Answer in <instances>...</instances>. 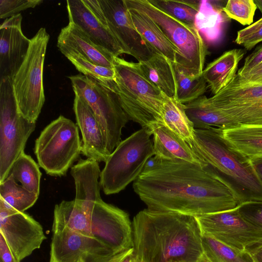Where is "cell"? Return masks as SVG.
I'll return each instance as SVG.
<instances>
[{"label": "cell", "mask_w": 262, "mask_h": 262, "mask_svg": "<svg viewBox=\"0 0 262 262\" xmlns=\"http://www.w3.org/2000/svg\"><path fill=\"white\" fill-rule=\"evenodd\" d=\"M254 2L262 13V0H254Z\"/></svg>", "instance_id": "obj_48"}, {"label": "cell", "mask_w": 262, "mask_h": 262, "mask_svg": "<svg viewBox=\"0 0 262 262\" xmlns=\"http://www.w3.org/2000/svg\"><path fill=\"white\" fill-rule=\"evenodd\" d=\"M222 131L194 128L193 139L187 143L232 191L239 205L262 202V181L251 161L224 139Z\"/></svg>", "instance_id": "obj_3"}, {"label": "cell", "mask_w": 262, "mask_h": 262, "mask_svg": "<svg viewBox=\"0 0 262 262\" xmlns=\"http://www.w3.org/2000/svg\"><path fill=\"white\" fill-rule=\"evenodd\" d=\"M208 100L238 126H262V84L244 81L236 75Z\"/></svg>", "instance_id": "obj_11"}, {"label": "cell", "mask_w": 262, "mask_h": 262, "mask_svg": "<svg viewBox=\"0 0 262 262\" xmlns=\"http://www.w3.org/2000/svg\"><path fill=\"white\" fill-rule=\"evenodd\" d=\"M52 232L50 262H104L116 254L94 237L67 228Z\"/></svg>", "instance_id": "obj_15"}, {"label": "cell", "mask_w": 262, "mask_h": 262, "mask_svg": "<svg viewBox=\"0 0 262 262\" xmlns=\"http://www.w3.org/2000/svg\"><path fill=\"white\" fill-rule=\"evenodd\" d=\"M262 41V17L247 27L237 32L235 42L247 50H251Z\"/></svg>", "instance_id": "obj_38"}, {"label": "cell", "mask_w": 262, "mask_h": 262, "mask_svg": "<svg viewBox=\"0 0 262 262\" xmlns=\"http://www.w3.org/2000/svg\"><path fill=\"white\" fill-rule=\"evenodd\" d=\"M35 127L36 122L29 121L18 111L12 79H0V183L24 152Z\"/></svg>", "instance_id": "obj_10"}, {"label": "cell", "mask_w": 262, "mask_h": 262, "mask_svg": "<svg viewBox=\"0 0 262 262\" xmlns=\"http://www.w3.org/2000/svg\"><path fill=\"white\" fill-rule=\"evenodd\" d=\"M107 26L124 54L138 62L149 59L153 52L136 29L124 0H99Z\"/></svg>", "instance_id": "obj_16"}, {"label": "cell", "mask_w": 262, "mask_h": 262, "mask_svg": "<svg viewBox=\"0 0 262 262\" xmlns=\"http://www.w3.org/2000/svg\"><path fill=\"white\" fill-rule=\"evenodd\" d=\"M147 129L153 136L154 156L163 159H181L207 165L185 140L163 123L152 124Z\"/></svg>", "instance_id": "obj_21"}, {"label": "cell", "mask_w": 262, "mask_h": 262, "mask_svg": "<svg viewBox=\"0 0 262 262\" xmlns=\"http://www.w3.org/2000/svg\"><path fill=\"white\" fill-rule=\"evenodd\" d=\"M0 234L21 260L40 248L46 239L42 226L29 214L7 207L0 201Z\"/></svg>", "instance_id": "obj_14"}, {"label": "cell", "mask_w": 262, "mask_h": 262, "mask_svg": "<svg viewBox=\"0 0 262 262\" xmlns=\"http://www.w3.org/2000/svg\"><path fill=\"white\" fill-rule=\"evenodd\" d=\"M201 262H210L204 255Z\"/></svg>", "instance_id": "obj_49"}, {"label": "cell", "mask_w": 262, "mask_h": 262, "mask_svg": "<svg viewBox=\"0 0 262 262\" xmlns=\"http://www.w3.org/2000/svg\"><path fill=\"white\" fill-rule=\"evenodd\" d=\"M185 105L186 114L195 129L213 128L223 130L239 126L204 95Z\"/></svg>", "instance_id": "obj_26"}, {"label": "cell", "mask_w": 262, "mask_h": 262, "mask_svg": "<svg viewBox=\"0 0 262 262\" xmlns=\"http://www.w3.org/2000/svg\"><path fill=\"white\" fill-rule=\"evenodd\" d=\"M221 17L219 10L215 9L210 1H200L194 26L203 39L209 42L215 41L220 32Z\"/></svg>", "instance_id": "obj_34"}, {"label": "cell", "mask_w": 262, "mask_h": 262, "mask_svg": "<svg viewBox=\"0 0 262 262\" xmlns=\"http://www.w3.org/2000/svg\"><path fill=\"white\" fill-rule=\"evenodd\" d=\"M41 3L42 0H0V18L7 19Z\"/></svg>", "instance_id": "obj_39"}, {"label": "cell", "mask_w": 262, "mask_h": 262, "mask_svg": "<svg viewBox=\"0 0 262 262\" xmlns=\"http://www.w3.org/2000/svg\"><path fill=\"white\" fill-rule=\"evenodd\" d=\"M237 207L195 216L202 233L242 250L260 241L262 229L245 220L239 214Z\"/></svg>", "instance_id": "obj_12"}, {"label": "cell", "mask_w": 262, "mask_h": 262, "mask_svg": "<svg viewBox=\"0 0 262 262\" xmlns=\"http://www.w3.org/2000/svg\"><path fill=\"white\" fill-rule=\"evenodd\" d=\"M57 46L61 53L83 75L93 78L107 86L110 82L114 80L115 72L114 68L98 65L79 52L65 45L57 43Z\"/></svg>", "instance_id": "obj_31"}, {"label": "cell", "mask_w": 262, "mask_h": 262, "mask_svg": "<svg viewBox=\"0 0 262 262\" xmlns=\"http://www.w3.org/2000/svg\"></svg>", "instance_id": "obj_50"}, {"label": "cell", "mask_w": 262, "mask_h": 262, "mask_svg": "<svg viewBox=\"0 0 262 262\" xmlns=\"http://www.w3.org/2000/svg\"><path fill=\"white\" fill-rule=\"evenodd\" d=\"M91 235L117 253L133 247V228L128 214L102 200L88 215Z\"/></svg>", "instance_id": "obj_13"}, {"label": "cell", "mask_w": 262, "mask_h": 262, "mask_svg": "<svg viewBox=\"0 0 262 262\" xmlns=\"http://www.w3.org/2000/svg\"><path fill=\"white\" fill-rule=\"evenodd\" d=\"M113 66L115 78L108 86L117 95L129 120L143 128L163 123L162 110L167 96L143 75L137 62L116 57Z\"/></svg>", "instance_id": "obj_4"}, {"label": "cell", "mask_w": 262, "mask_h": 262, "mask_svg": "<svg viewBox=\"0 0 262 262\" xmlns=\"http://www.w3.org/2000/svg\"><path fill=\"white\" fill-rule=\"evenodd\" d=\"M254 262H262V239L245 250Z\"/></svg>", "instance_id": "obj_46"}, {"label": "cell", "mask_w": 262, "mask_h": 262, "mask_svg": "<svg viewBox=\"0 0 262 262\" xmlns=\"http://www.w3.org/2000/svg\"><path fill=\"white\" fill-rule=\"evenodd\" d=\"M224 139L250 161L262 159V126H239L223 130Z\"/></svg>", "instance_id": "obj_27"}, {"label": "cell", "mask_w": 262, "mask_h": 262, "mask_svg": "<svg viewBox=\"0 0 262 262\" xmlns=\"http://www.w3.org/2000/svg\"><path fill=\"white\" fill-rule=\"evenodd\" d=\"M137 63L141 73L152 84L166 96L176 99L177 83L174 64L156 53L148 60Z\"/></svg>", "instance_id": "obj_25"}, {"label": "cell", "mask_w": 262, "mask_h": 262, "mask_svg": "<svg viewBox=\"0 0 262 262\" xmlns=\"http://www.w3.org/2000/svg\"><path fill=\"white\" fill-rule=\"evenodd\" d=\"M101 172L99 162L89 158L80 159L71 167L76 188L74 200L81 206L86 215L95 203L102 200L99 181Z\"/></svg>", "instance_id": "obj_20"}, {"label": "cell", "mask_w": 262, "mask_h": 262, "mask_svg": "<svg viewBox=\"0 0 262 262\" xmlns=\"http://www.w3.org/2000/svg\"><path fill=\"white\" fill-rule=\"evenodd\" d=\"M95 16L105 26H107L106 19L99 0H82Z\"/></svg>", "instance_id": "obj_42"}, {"label": "cell", "mask_w": 262, "mask_h": 262, "mask_svg": "<svg viewBox=\"0 0 262 262\" xmlns=\"http://www.w3.org/2000/svg\"><path fill=\"white\" fill-rule=\"evenodd\" d=\"M73 110L82 135L81 153L87 158L105 162L110 154L102 129L92 111L80 97L75 96Z\"/></svg>", "instance_id": "obj_18"}, {"label": "cell", "mask_w": 262, "mask_h": 262, "mask_svg": "<svg viewBox=\"0 0 262 262\" xmlns=\"http://www.w3.org/2000/svg\"><path fill=\"white\" fill-rule=\"evenodd\" d=\"M244 55L242 50L232 49L224 52L204 69L202 76L213 95L233 79L236 75L238 63Z\"/></svg>", "instance_id": "obj_23"}, {"label": "cell", "mask_w": 262, "mask_h": 262, "mask_svg": "<svg viewBox=\"0 0 262 262\" xmlns=\"http://www.w3.org/2000/svg\"><path fill=\"white\" fill-rule=\"evenodd\" d=\"M149 1L177 19L190 26H194L195 18L199 11L200 1L174 0H149Z\"/></svg>", "instance_id": "obj_36"}, {"label": "cell", "mask_w": 262, "mask_h": 262, "mask_svg": "<svg viewBox=\"0 0 262 262\" xmlns=\"http://www.w3.org/2000/svg\"><path fill=\"white\" fill-rule=\"evenodd\" d=\"M257 6L253 0H229L223 10L230 18L243 25H250Z\"/></svg>", "instance_id": "obj_37"}, {"label": "cell", "mask_w": 262, "mask_h": 262, "mask_svg": "<svg viewBox=\"0 0 262 262\" xmlns=\"http://www.w3.org/2000/svg\"><path fill=\"white\" fill-rule=\"evenodd\" d=\"M163 124L187 143L193 139L194 127L187 116L185 105L166 97L162 110Z\"/></svg>", "instance_id": "obj_29"}, {"label": "cell", "mask_w": 262, "mask_h": 262, "mask_svg": "<svg viewBox=\"0 0 262 262\" xmlns=\"http://www.w3.org/2000/svg\"><path fill=\"white\" fill-rule=\"evenodd\" d=\"M10 250L3 236L0 234V262H20Z\"/></svg>", "instance_id": "obj_44"}, {"label": "cell", "mask_w": 262, "mask_h": 262, "mask_svg": "<svg viewBox=\"0 0 262 262\" xmlns=\"http://www.w3.org/2000/svg\"><path fill=\"white\" fill-rule=\"evenodd\" d=\"M62 228L93 237L89 219L81 206L74 200L62 201L55 206L52 231Z\"/></svg>", "instance_id": "obj_28"}, {"label": "cell", "mask_w": 262, "mask_h": 262, "mask_svg": "<svg viewBox=\"0 0 262 262\" xmlns=\"http://www.w3.org/2000/svg\"><path fill=\"white\" fill-rule=\"evenodd\" d=\"M252 165L262 181V159H258L251 161Z\"/></svg>", "instance_id": "obj_47"}, {"label": "cell", "mask_w": 262, "mask_h": 262, "mask_svg": "<svg viewBox=\"0 0 262 262\" xmlns=\"http://www.w3.org/2000/svg\"><path fill=\"white\" fill-rule=\"evenodd\" d=\"M237 76L244 81L262 84V62L243 76L239 77L238 75Z\"/></svg>", "instance_id": "obj_43"}, {"label": "cell", "mask_w": 262, "mask_h": 262, "mask_svg": "<svg viewBox=\"0 0 262 262\" xmlns=\"http://www.w3.org/2000/svg\"><path fill=\"white\" fill-rule=\"evenodd\" d=\"M241 216L253 226L262 229V202H249L239 205Z\"/></svg>", "instance_id": "obj_40"}, {"label": "cell", "mask_w": 262, "mask_h": 262, "mask_svg": "<svg viewBox=\"0 0 262 262\" xmlns=\"http://www.w3.org/2000/svg\"><path fill=\"white\" fill-rule=\"evenodd\" d=\"M81 149L77 124L60 115L41 131L34 151L39 166L47 174L61 177L78 160Z\"/></svg>", "instance_id": "obj_7"}, {"label": "cell", "mask_w": 262, "mask_h": 262, "mask_svg": "<svg viewBox=\"0 0 262 262\" xmlns=\"http://www.w3.org/2000/svg\"><path fill=\"white\" fill-rule=\"evenodd\" d=\"M127 9L150 18L161 29L180 55L175 65L188 75L202 74L207 50L194 26L184 23L152 4L149 0H124Z\"/></svg>", "instance_id": "obj_5"}, {"label": "cell", "mask_w": 262, "mask_h": 262, "mask_svg": "<svg viewBox=\"0 0 262 262\" xmlns=\"http://www.w3.org/2000/svg\"><path fill=\"white\" fill-rule=\"evenodd\" d=\"M261 62H262V45L257 47L245 58L244 64L238 71L237 75L239 77L243 76Z\"/></svg>", "instance_id": "obj_41"}, {"label": "cell", "mask_w": 262, "mask_h": 262, "mask_svg": "<svg viewBox=\"0 0 262 262\" xmlns=\"http://www.w3.org/2000/svg\"><path fill=\"white\" fill-rule=\"evenodd\" d=\"M50 36L40 28L31 39L27 56L12 80L19 113L27 120L36 122L45 101L43 70Z\"/></svg>", "instance_id": "obj_8"}, {"label": "cell", "mask_w": 262, "mask_h": 262, "mask_svg": "<svg viewBox=\"0 0 262 262\" xmlns=\"http://www.w3.org/2000/svg\"><path fill=\"white\" fill-rule=\"evenodd\" d=\"M69 23L78 27L95 43L114 57L124 54L108 27L99 21L82 0L67 1Z\"/></svg>", "instance_id": "obj_19"}, {"label": "cell", "mask_w": 262, "mask_h": 262, "mask_svg": "<svg viewBox=\"0 0 262 262\" xmlns=\"http://www.w3.org/2000/svg\"><path fill=\"white\" fill-rule=\"evenodd\" d=\"M20 13L8 18L0 27V79L12 80L28 52L31 39L21 30Z\"/></svg>", "instance_id": "obj_17"}, {"label": "cell", "mask_w": 262, "mask_h": 262, "mask_svg": "<svg viewBox=\"0 0 262 262\" xmlns=\"http://www.w3.org/2000/svg\"><path fill=\"white\" fill-rule=\"evenodd\" d=\"M38 196L23 187L12 178L7 177L0 183V201L8 208L19 212L31 207Z\"/></svg>", "instance_id": "obj_32"}, {"label": "cell", "mask_w": 262, "mask_h": 262, "mask_svg": "<svg viewBox=\"0 0 262 262\" xmlns=\"http://www.w3.org/2000/svg\"><path fill=\"white\" fill-rule=\"evenodd\" d=\"M204 255L210 262H254L246 250L225 244L213 237L202 233Z\"/></svg>", "instance_id": "obj_33"}, {"label": "cell", "mask_w": 262, "mask_h": 262, "mask_svg": "<svg viewBox=\"0 0 262 262\" xmlns=\"http://www.w3.org/2000/svg\"><path fill=\"white\" fill-rule=\"evenodd\" d=\"M127 9L136 29L153 53L161 55L176 64L180 53L159 27L146 15Z\"/></svg>", "instance_id": "obj_24"}, {"label": "cell", "mask_w": 262, "mask_h": 262, "mask_svg": "<svg viewBox=\"0 0 262 262\" xmlns=\"http://www.w3.org/2000/svg\"><path fill=\"white\" fill-rule=\"evenodd\" d=\"M151 136L147 128H142L121 141L110 155L99 181L105 194L119 193L142 173L155 155Z\"/></svg>", "instance_id": "obj_6"}, {"label": "cell", "mask_w": 262, "mask_h": 262, "mask_svg": "<svg viewBox=\"0 0 262 262\" xmlns=\"http://www.w3.org/2000/svg\"><path fill=\"white\" fill-rule=\"evenodd\" d=\"M134 254L137 262H201L202 233L195 216L148 208L132 225Z\"/></svg>", "instance_id": "obj_2"}, {"label": "cell", "mask_w": 262, "mask_h": 262, "mask_svg": "<svg viewBox=\"0 0 262 262\" xmlns=\"http://www.w3.org/2000/svg\"><path fill=\"white\" fill-rule=\"evenodd\" d=\"M105 262H137L133 247L113 255Z\"/></svg>", "instance_id": "obj_45"}, {"label": "cell", "mask_w": 262, "mask_h": 262, "mask_svg": "<svg viewBox=\"0 0 262 262\" xmlns=\"http://www.w3.org/2000/svg\"><path fill=\"white\" fill-rule=\"evenodd\" d=\"M177 83L176 99L182 104L191 102L204 95L207 84L202 76H192L184 73L176 65H174Z\"/></svg>", "instance_id": "obj_35"}, {"label": "cell", "mask_w": 262, "mask_h": 262, "mask_svg": "<svg viewBox=\"0 0 262 262\" xmlns=\"http://www.w3.org/2000/svg\"><path fill=\"white\" fill-rule=\"evenodd\" d=\"M57 43L65 45L79 52L95 63L108 68H114L115 57L97 45L76 25L69 23L58 36Z\"/></svg>", "instance_id": "obj_22"}, {"label": "cell", "mask_w": 262, "mask_h": 262, "mask_svg": "<svg viewBox=\"0 0 262 262\" xmlns=\"http://www.w3.org/2000/svg\"><path fill=\"white\" fill-rule=\"evenodd\" d=\"M150 160L133 184L148 209L196 216L239 205L232 191L207 165L155 156Z\"/></svg>", "instance_id": "obj_1"}, {"label": "cell", "mask_w": 262, "mask_h": 262, "mask_svg": "<svg viewBox=\"0 0 262 262\" xmlns=\"http://www.w3.org/2000/svg\"><path fill=\"white\" fill-rule=\"evenodd\" d=\"M69 78L75 96L86 103L100 124L111 155L121 141L122 128L129 120L117 95L108 86L82 74Z\"/></svg>", "instance_id": "obj_9"}, {"label": "cell", "mask_w": 262, "mask_h": 262, "mask_svg": "<svg viewBox=\"0 0 262 262\" xmlns=\"http://www.w3.org/2000/svg\"><path fill=\"white\" fill-rule=\"evenodd\" d=\"M41 176L39 166L24 152L13 163L7 177L12 178L26 190L38 196Z\"/></svg>", "instance_id": "obj_30"}]
</instances>
